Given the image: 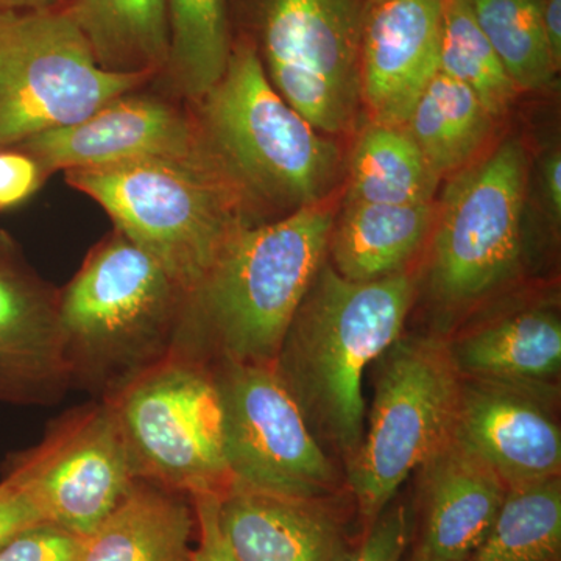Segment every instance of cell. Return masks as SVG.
Instances as JSON below:
<instances>
[{
    "mask_svg": "<svg viewBox=\"0 0 561 561\" xmlns=\"http://www.w3.org/2000/svg\"><path fill=\"white\" fill-rule=\"evenodd\" d=\"M542 35L556 68L561 66V0H537Z\"/></svg>",
    "mask_w": 561,
    "mask_h": 561,
    "instance_id": "obj_35",
    "label": "cell"
},
{
    "mask_svg": "<svg viewBox=\"0 0 561 561\" xmlns=\"http://www.w3.org/2000/svg\"><path fill=\"white\" fill-rule=\"evenodd\" d=\"M526 183V150L516 139L453 176L431 231L435 301L467 308L515 276L523 254Z\"/></svg>",
    "mask_w": 561,
    "mask_h": 561,
    "instance_id": "obj_10",
    "label": "cell"
},
{
    "mask_svg": "<svg viewBox=\"0 0 561 561\" xmlns=\"http://www.w3.org/2000/svg\"><path fill=\"white\" fill-rule=\"evenodd\" d=\"M560 476L507 485L489 534L467 561H560Z\"/></svg>",
    "mask_w": 561,
    "mask_h": 561,
    "instance_id": "obj_25",
    "label": "cell"
},
{
    "mask_svg": "<svg viewBox=\"0 0 561 561\" xmlns=\"http://www.w3.org/2000/svg\"><path fill=\"white\" fill-rule=\"evenodd\" d=\"M442 16L443 0H368L359 87L371 122L404 127L440 68Z\"/></svg>",
    "mask_w": 561,
    "mask_h": 561,
    "instance_id": "obj_15",
    "label": "cell"
},
{
    "mask_svg": "<svg viewBox=\"0 0 561 561\" xmlns=\"http://www.w3.org/2000/svg\"><path fill=\"white\" fill-rule=\"evenodd\" d=\"M412 507L404 502L390 504L365 531L364 540L342 561H402L411 541Z\"/></svg>",
    "mask_w": 561,
    "mask_h": 561,
    "instance_id": "obj_29",
    "label": "cell"
},
{
    "mask_svg": "<svg viewBox=\"0 0 561 561\" xmlns=\"http://www.w3.org/2000/svg\"><path fill=\"white\" fill-rule=\"evenodd\" d=\"M169 60L165 73L198 102L220 80L232 47L231 0H165Z\"/></svg>",
    "mask_w": 561,
    "mask_h": 561,
    "instance_id": "obj_26",
    "label": "cell"
},
{
    "mask_svg": "<svg viewBox=\"0 0 561 561\" xmlns=\"http://www.w3.org/2000/svg\"><path fill=\"white\" fill-rule=\"evenodd\" d=\"M461 378L552 386L561 368V323L548 308L508 313L448 342Z\"/></svg>",
    "mask_w": 561,
    "mask_h": 561,
    "instance_id": "obj_20",
    "label": "cell"
},
{
    "mask_svg": "<svg viewBox=\"0 0 561 561\" xmlns=\"http://www.w3.org/2000/svg\"><path fill=\"white\" fill-rule=\"evenodd\" d=\"M69 387L58 291L0 231V402L54 404Z\"/></svg>",
    "mask_w": 561,
    "mask_h": 561,
    "instance_id": "obj_16",
    "label": "cell"
},
{
    "mask_svg": "<svg viewBox=\"0 0 561 561\" xmlns=\"http://www.w3.org/2000/svg\"><path fill=\"white\" fill-rule=\"evenodd\" d=\"M44 173L25 151H0V210L14 208L38 190Z\"/></svg>",
    "mask_w": 561,
    "mask_h": 561,
    "instance_id": "obj_32",
    "label": "cell"
},
{
    "mask_svg": "<svg viewBox=\"0 0 561 561\" xmlns=\"http://www.w3.org/2000/svg\"><path fill=\"white\" fill-rule=\"evenodd\" d=\"M65 173L70 186L98 202L116 230L149 253L186 295L236 232L253 225L245 195L205 149Z\"/></svg>",
    "mask_w": 561,
    "mask_h": 561,
    "instance_id": "obj_4",
    "label": "cell"
},
{
    "mask_svg": "<svg viewBox=\"0 0 561 561\" xmlns=\"http://www.w3.org/2000/svg\"><path fill=\"white\" fill-rule=\"evenodd\" d=\"M197 515L190 496L139 478L90 537L79 561H190Z\"/></svg>",
    "mask_w": 561,
    "mask_h": 561,
    "instance_id": "obj_19",
    "label": "cell"
},
{
    "mask_svg": "<svg viewBox=\"0 0 561 561\" xmlns=\"http://www.w3.org/2000/svg\"><path fill=\"white\" fill-rule=\"evenodd\" d=\"M147 79L103 69L62 7L0 9V149L79 124Z\"/></svg>",
    "mask_w": 561,
    "mask_h": 561,
    "instance_id": "obj_8",
    "label": "cell"
},
{
    "mask_svg": "<svg viewBox=\"0 0 561 561\" xmlns=\"http://www.w3.org/2000/svg\"><path fill=\"white\" fill-rule=\"evenodd\" d=\"M138 468L184 496L231 490L213 365L172 351L108 400Z\"/></svg>",
    "mask_w": 561,
    "mask_h": 561,
    "instance_id": "obj_9",
    "label": "cell"
},
{
    "mask_svg": "<svg viewBox=\"0 0 561 561\" xmlns=\"http://www.w3.org/2000/svg\"><path fill=\"white\" fill-rule=\"evenodd\" d=\"M468 2L476 22L519 92L551 87L559 69L542 35L537 0Z\"/></svg>",
    "mask_w": 561,
    "mask_h": 561,
    "instance_id": "obj_28",
    "label": "cell"
},
{
    "mask_svg": "<svg viewBox=\"0 0 561 561\" xmlns=\"http://www.w3.org/2000/svg\"><path fill=\"white\" fill-rule=\"evenodd\" d=\"M541 186L545 194L546 206L549 209V217L556 225L561 219V153L560 150H552L546 154L541 164Z\"/></svg>",
    "mask_w": 561,
    "mask_h": 561,
    "instance_id": "obj_34",
    "label": "cell"
},
{
    "mask_svg": "<svg viewBox=\"0 0 561 561\" xmlns=\"http://www.w3.org/2000/svg\"><path fill=\"white\" fill-rule=\"evenodd\" d=\"M419 471L408 561H467L489 534L507 485L453 435Z\"/></svg>",
    "mask_w": 561,
    "mask_h": 561,
    "instance_id": "obj_17",
    "label": "cell"
},
{
    "mask_svg": "<svg viewBox=\"0 0 561 561\" xmlns=\"http://www.w3.org/2000/svg\"><path fill=\"white\" fill-rule=\"evenodd\" d=\"M46 523L35 502L9 478L0 482V549L13 538Z\"/></svg>",
    "mask_w": 561,
    "mask_h": 561,
    "instance_id": "obj_33",
    "label": "cell"
},
{
    "mask_svg": "<svg viewBox=\"0 0 561 561\" xmlns=\"http://www.w3.org/2000/svg\"><path fill=\"white\" fill-rule=\"evenodd\" d=\"M62 9L103 69L144 77L164 72L171 46L165 0H66Z\"/></svg>",
    "mask_w": 561,
    "mask_h": 561,
    "instance_id": "obj_22",
    "label": "cell"
},
{
    "mask_svg": "<svg viewBox=\"0 0 561 561\" xmlns=\"http://www.w3.org/2000/svg\"><path fill=\"white\" fill-rule=\"evenodd\" d=\"M198 102L203 149L247 201L291 210L324 201L337 146L280 98L249 41L234 36L224 76Z\"/></svg>",
    "mask_w": 561,
    "mask_h": 561,
    "instance_id": "obj_5",
    "label": "cell"
},
{
    "mask_svg": "<svg viewBox=\"0 0 561 561\" xmlns=\"http://www.w3.org/2000/svg\"><path fill=\"white\" fill-rule=\"evenodd\" d=\"M83 538L43 523L22 531L0 549V561H79Z\"/></svg>",
    "mask_w": 561,
    "mask_h": 561,
    "instance_id": "obj_30",
    "label": "cell"
},
{
    "mask_svg": "<svg viewBox=\"0 0 561 561\" xmlns=\"http://www.w3.org/2000/svg\"><path fill=\"white\" fill-rule=\"evenodd\" d=\"M7 478L31 496L46 523L87 538L139 472L113 409L98 400L55 420L38 446L14 457Z\"/></svg>",
    "mask_w": 561,
    "mask_h": 561,
    "instance_id": "obj_12",
    "label": "cell"
},
{
    "mask_svg": "<svg viewBox=\"0 0 561 561\" xmlns=\"http://www.w3.org/2000/svg\"><path fill=\"white\" fill-rule=\"evenodd\" d=\"M552 386L461 378L453 437L505 485L560 476L561 431Z\"/></svg>",
    "mask_w": 561,
    "mask_h": 561,
    "instance_id": "obj_13",
    "label": "cell"
},
{
    "mask_svg": "<svg viewBox=\"0 0 561 561\" xmlns=\"http://www.w3.org/2000/svg\"><path fill=\"white\" fill-rule=\"evenodd\" d=\"M438 70L470 88L494 119L508 113L519 94L468 0H443Z\"/></svg>",
    "mask_w": 561,
    "mask_h": 561,
    "instance_id": "obj_27",
    "label": "cell"
},
{
    "mask_svg": "<svg viewBox=\"0 0 561 561\" xmlns=\"http://www.w3.org/2000/svg\"><path fill=\"white\" fill-rule=\"evenodd\" d=\"M220 497L214 493L191 497L197 515V545L192 549L190 561H238L221 530Z\"/></svg>",
    "mask_w": 561,
    "mask_h": 561,
    "instance_id": "obj_31",
    "label": "cell"
},
{
    "mask_svg": "<svg viewBox=\"0 0 561 561\" xmlns=\"http://www.w3.org/2000/svg\"><path fill=\"white\" fill-rule=\"evenodd\" d=\"M368 0H231L234 36L249 41L272 87L323 135L356 124L359 47Z\"/></svg>",
    "mask_w": 561,
    "mask_h": 561,
    "instance_id": "obj_7",
    "label": "cell"
},
{
    "mask_svg": "<svg viewBox=\"0 0 561 561\" xmlns=\"http://www.w3.org/2000/svg\"><path fill=\"white\" fill-rule=\"evenodd\" d=\"M231 489L298 500H330L334 461L317 440L273 365L217 362Z\"/></svg>",
    "mask_w": 561,
    "mask_h": 561,
    "instance_id": "obj_11",
    "label": "cell"
},
{
    "mask_svg": "<svg viewBox=\"0 0 561 561\" xmlns=\"http://www.w3.org/2000/svg\"><path fill=\"white\" fill-rule=\"evenodd\" d=\"M438 183L440 179L404 127L370 122L351 153L345 205L432 203Z\"/></svg>",
    "mask_w": 561,
    "mask_h": 561,
    "instance_id": "obj_24",
    "label": "cell"
},
{
    "mask_svg": "<svg viewBox=\"0 0 561 561\" xmlns=\"http://www.w3.org/2000/svg\"><path fill=\"white\" fill-rule=\"evenodd\" d=\"M334 214L323 202L236 232L186 295L173 351L206 362L273 365L328 256Z\"/></svg>",
    "mask_w": 561,
    "mask_h": 561,
    "instance_id": "obj_2",
    "label": "cell"
},
{
    "mask_svg": "<svg viewBox=\"0 0 561 561\" xmlns=\"http://www.w3.org/2000/svg\"><path fill=\"white\" fill-rule=\"evenodd\" d=\"M20 149L54 171L101 169L146 158L191 157L203 150L195 122L171 103L121 95L70 127L39 133Z\"/></svg>",
    "mask_w": 561,
    "mask_h": 561,
    "instance_id": "obj_14",
    "label": "cell"
},
{
    "mask_svg": "<svg viewBox=\"0 0 561 561\" xmlns=\"http://www.w3.org/2000/svg\"><path fill=\"white\" fill-rule=\"evenodd\" d=\"M186 291L122 232L90 251L58 291L70 387L108 400L175 346Z\"/></svg>",
    "mask_w": 561,
    "mask_h": 561,
    "instance_id": "obj_3",
    "label": "cell"
},
{
    "mask_svg": "<svg viewBox=\"0 0 561 561\" xmlns=\"http://www.w3.org/2000/svg\"><path fill=\"white\" fill-rule=\"evenodd\" d=\"M493 124L494 117L470 88L438 70L421 92L404 128L442 180L472 164Z\"/></svg>",
    "mask_w": 561,
    "mask_h": 561,
    "instance_id": "obj_23",
    "label": "cell"
},
{
    "mask_svg": "<svg viewBox=\"0 0 561 561\" xmlns=\"http://www.w3.org/2000/svg\"><path fill=\"white\" fill-rule=\"evenodd\" d=\"M413 294L409 273L351 280L324 261L280 343L276 375L320 445L343 461L364 437V375L401 337Z\"/></svg>",
    "mask_w": 561,
    "mask_h": 561,
    "instance_id": "obj_1",
    "label": "cell"
},
{
    "mask_svg": "<svg viewBox=\"0 0 561 561\" xmlns=\"http://www.w3.org/2000/svg\"><path fill=\"white\" fill-rule=\"evenodd\" d=\"M66 0H0V9L54 10L65 5Z\"/></svg>",
    "mask_w": 561,
    "mask_h": 561,
    "instance_id": "obj_36",
    "label": "cell"
},
{
    "mask_svg": "<svg viewBox=\"0 0 561 561\" xmlns=\"http://www.w3.org/2000/svg\"><path fill=\"white\" fill-rule=\"evenodd\" d=\"M437 205L348 203L332 228L328 253L343 278L376 280L405 272L434 227Z\"/></svg>",
    "mask_w": 561,
    "mask_h": 561,
    "instance_id": "obj_21",
    "label": "cell"
},
{
    "mask_svg": "<svg viewBox=\"0 0 561 561\" xmlns=\"http://www.w3.org/2000/svg\"><path fill=\"white\" fill-rule=\"evenodd\" d=\"M327 501L231 489L220 497L221 530L238 561H342L343 527Z\"/></svg>",
    "mask_w": 561,
    "mask_h": 561,
    "instance_id": "obj_18",
    "label": "cell"
},
{
    "mask_svg": "<svg viewBox=\"0 0 561 561\" xmlns=\"http://www.w3.org/2000/svg\"><path fill=\"white\" fill-rule=\"evenodd\" d=\"M376 364L368 426L346 465L365 527L391 504L405 479L453 435L461 376L448 341L398 339Z\"/></svg>",
    "mask_w": 561,
    "mask_h": 561,
    "instance_id": "obj_6",
    "label": "cell"
}]
</instances>
